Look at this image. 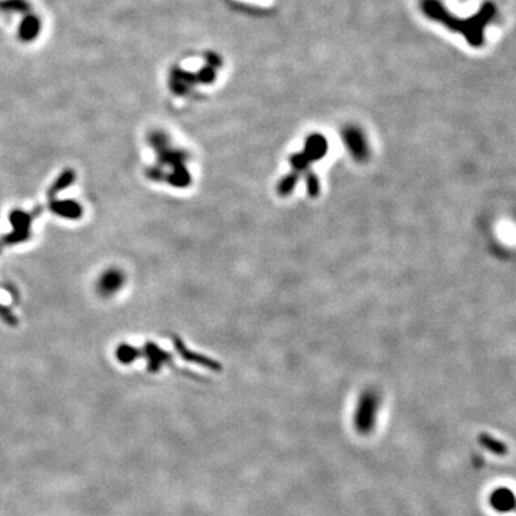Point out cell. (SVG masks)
I'll list each match as a JSON object with an SVG mask.
<instances>
[{
    "instance_id": "6da1fadb",
    "label": "cell",
    "mask_w": 516,
    "mask_h": 516,
    "mask_svg": "<svg viewBox=\"0 0 516 516\" xmlns=\"http://www.w3.org/2000/svg\"><path fill=\"white\" fill-rule=\"evenodd\" d=\"M422 9L430 19L442 22L443 25L449 26L451 29L463 33L466 39H468V42L472 43L473 46H479L484 43L485 26L493 19L495 12H496L495 8L491 3H488L482 8L479 13L475 14L472 19L458 21L453 14L446 12V9L438 2V0H423Z\"/></svg>"
},
{
    "instance_id": "7a4b0ae2",
    "label": "cell",
    "mask_w": 516,
    "mask_h": 516,
    "mask_svg": "<svg viewBox=\"0 0 516 516\" xmlns=\"http://www.w3.org/2000/svg\"><path fill=\"white\" fill-rule=\"evenodd\" d=\"M124 281V274L120 270H106L98 281V291L101 295L111 297L122 289Z\"/></svg>"
}]
</instances>
